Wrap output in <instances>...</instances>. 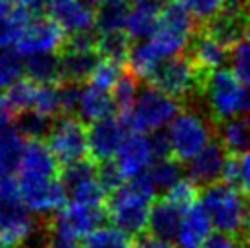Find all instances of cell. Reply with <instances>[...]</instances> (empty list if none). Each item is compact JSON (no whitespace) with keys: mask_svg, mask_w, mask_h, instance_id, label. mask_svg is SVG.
<instances>
[{"mask_svg":"<svg viewBox=\"0 0 250 248\" xmlns=\"http://www.w3.org/2000/svg\"><path fill=\"white\" fill-rule=\"evenodd\" d=\"M17 173L21 183L59 179V161L42 141H26Z\"/></svg>","mask_w":250,"mask_h":248,"instance_id":"ac0fdd59","label":"cell"},{"mask_svg":"<svg viewBox=\"0 0 250 248\" xmlns=\"http://www.w3.org/2000/svg\"><path fill=\"white\" fill-rule=\"evenodd\" d=\"M66 193L75 203L91 205V207H103L104 201H108V188L101 177V170L95 168L90 161H79L73 165L64 166L61 175Z\"/></svg>","mask_w":250,"mask_h":248,"instance_id":"7c38bea8","label":"cell"},{"mask_svg":"<svg viewBox=\"0 0 250 248\" xmlns=\"http://www.w3.org/2000/svg\"><path fill=\"white\" fill-rule=\"evenodd\" d=\"M175 2H179L194 19L207 24L214 21L215 17H219L229 4V0H175Z\"/></svg>","mask_w":250,"mask_h":248,"instance_id":"74e56055","label":"cell"},{"mask_svg":"<svg viewBox=\"0 0 250 248\" xmlns=\"http://www.w3.org/2000/svg\"><path fill=\"white\" fill-rule=\"evenodd\" d=\"M130 39L126 33H110L99 35L97 51L101 59H111V61L123 62L130 55Z\"/></svg>","mask_w":250,"mask_h":248,"instance_id":"d6a6232c","label":"cell"},{"mask_svg":"<svg viewBox=\"0 0 250 248\" xmlns=\"http://www.w3.org/2000/svg\"><path fill=\"white\" fill-rule=\"evenodd\" d=\"M17 126L21 130L22 137H28V141H41L42 135H48L49 133V119L42 117L35 111H28V113H22L19 115Z\"/></svg>","mask_w":250,"mask_h":248,"instance_id":"ab89813d","label":"cell"},{"mask_svg":"<svg viewBox=\"0 0 250 248\" xmlns=\"http://www.w3.org/2000/svg\"><path fill=\"white\" fill-rule=\"evenodd\" d=\"M24 64L19 53L11 49H0V91L9 90L15 83L21 81Z\"/></svg>","mask_w":250,"mask_h":248,"instance_id":"f35d334b","label":"cell"},{"mask_svg":"<svg viewBox=\"0 0 250 248\" xmlns=\"http://www.w3.org/2000/svg\"><path fill=\"white\" fill-rule=\"evenodd\" d=\"M249 248H250V245H249Z\"/></svg>","mask_w":250,"mask_h":248,"instance_id":"db71d44e","label":"cell"},{"mask_svg":"<svg viewBox=\"0 0 250 248\" xmlns=\"http://www.w3.org/2000/svg\"><path fill=\"white\" fill-rule=\"evenodd\" d=\"M125 77L123 62L111 61V59H99L97 66L90 77V84L103 91H113L117 83Z\"/></svg>","mask_w":250,"mask_h":248,"instance_id":"4dcf8cb0","label":"cell"},{"mask_svg":"<svg viewBox=\"0 0 250 248\" xmlns=\"http://www.w3.org/2000/svg\"><path fill=\"white\" fill-rule=\"evenodd\" d=\"M7 119H11V110L7 108L6 99L0 97V123H2V121H7Z\"/></svg>","mask_w":250,"mask_h":248,"instance_id":"7dc6e473","label":"cell"},{"mask_svg":"<svg viewBox=\"0 0 250 248\" xmlns=\"http://www.w3.org/2000/svg\"><path fill=\"white\" fill-rule=\"evenodd\" d=\"M225 183L241 188L250 195V152L241 157H230L229 165L225 168Z\"/></svg>","mask_w":250,"mask_h":248,"instance_id":"d590c367","label":"cell"},{"mask_svg":"<svg viewBox=\"0 0 250 248\" xmlns=\"http://www.w3.org/2000/svg\"><path fill=\"white\" fill-rule=\"evenodd\" d=\"M245 15H247V29H245V37L250 42V0H245Z\"/></svg>","mask_w":250,"mask_h":248,"instance_id":"681fc988","label":"cell"},{"mask_svg":"<svg viewBox=\"0 0 250 248\" xmlns=\"http://www.w3.org/2000/svg\"><path fill=\"white\" fill-rule=\"evenodd\" d=\"M239 245H241V243L237 241L236 237L217 232V234L212 235L208 241L205 243L203 248H239Z\"/></svg>","mask_w":250,"mask_h":248,"instance_id":"7bdbcfd3","label":"cell"},{"mask_svg":"<svg viewBox=\"0 0 250 248\" xmlns=\"http://www.w3.org/2000/svg\"><path fill=\"white\" fill-rule=\"evenodd\" d=\"M99 59H101V55L97 51V39L95 37H91L90 33L71 37V41L66 42V46L61 51L64 81L77 84L90 79Z\"/></svg>","mask_w":250,"mask_h":248,"instance_id":"5bb4252c","label":"cell"},{"mask_svg":"<svg viewBox=\"0 0 250 248\" xmlns=\"http://www.w3.org/2000/svg\"><path fill=\"white\" fill-rule=\"evenodd\" d=\"M37 235V223L24 207L19 181L0 179V241L7 247H22Z\"/></svg>","mask_w":250,"mask_h":248,"instance_id":"5b68a950","label":"cell"},{"mask_svg":"<svg viewBox=\"0 0 250 248\" xmlns=\"http://www.w3.org/2000/svg\"><path fill=\"white\" fill-rule=\"evenodd\" d=\"M148 81L152 84V88L181 101V99L192 97L197 88H201L203 73L195 68L190 57H174L170 61L163 62Z\"/></svg>","mask_w":250,"mask_h":248,"instance_id":"30bf717a","label":"cell"},{"mask_svg":"<svg viewBox=\"0 0 250 248\" xmlns=\"http://www.w3.org/2000/svg\"><path fill=\"white\" fill-rule=\"evenodd\" d=\"M177 99L150 86L141 90L135 104L130 108V111H126L125 123L128 128H132L133 133L153 135L163 128H168L170 123L177 117Z\"/></svg>","mask_w":250,"mask_h":248,"instance_id":"52a82bcc","label":"cell"},{"mask_svg":"<svg viewBox=\"0 0 250 248\" xmlns=\"http://www.w3.org/2000/svg\"><path fill=\"white\" fill-rule=\"evenodd\" d=\"M115 110V103L110 91H103L95 88V86H83L81 88V95H79V106H77V113L81 121H88V123H97L106 117H111V113Z\"/></svg>","mask_w":250,"mask_h":248,"instance_id":"484cf974","label":"cell"},{"mask_svg":"<svg viewBox=\"0 0 250 248\" xmlns=\"http://www.w3.org/2000/svg\"><path fill=\"white\" fill-rule=\"evenodd\" d=\"M135 248H174V245H172L170 241H165V239H159V237L150 235V237L141 239Z\"/></svg>","mask_w":250,"mask_h":248,"instance_id":"f6af8a7d","label":"cell"},{"mask_svg":"<svg viewBox=\"0 0 250 248\" xmlns=\"http://www.w3.org/2000/svg\"><path fill=\"white\" fill-rule=\"evenodd\" d=\"M217 141L232 157H241L250 152V115H236L219 123Z\"/></svg>","mask_w":250,"mask_h":248,"instance_id":"603a6c76","label":"cell"},{"mask_svg":"<svg viewBox=\"0 0 250 248\" xmlns=\"http://www.w3.org/2000/svg\"><path fill=\"white\" fill-rule=\"evenodd\" d=\"M170 203H174L175 207L181 208L183 212H187L195 205V197H197V188L190 179H183L179 185H175L170 192L165 193Z\"/></svg>","mask_w":250,"mask_h":248,"instance_id":"b9f144b4","label":"cell"},{"mask_svg":"<svg viewBox=\"0 0 250 248\" xmlns=\"http://www.w3.org/2000/svg\"><path fill=\"white\" fill-rule=\"evenodd\" d=\"M168 143L165 135H128L121 152L113 161L123 181H135L145 177L159 159L167 157Z\"/></svg>","mask_w":250,"mask_h":248,"instance_id":"ba28073f","label":"cell"},{"mask_svg":"<svg viewBox=\"0 0 250 248\" xmlns=\"http://www.w3.org/2000/svg\"><path fill=\"white\" fill-rule=\"evenodd\" d=\"M128 139L126 123L117 117H106L103 121L93 123L88 128V146H90V157L97 163L108 165L115 161L117 153L121 152L123 145Z\"/></svg>","mask_w":250,"mask_h":248,"instance_id":"9a60e30c","label":"cell"},{"mask_svg":"<svg viewBox=\"0 0 250 248\" xmlns=\"http://www.w3.org/2000/svg\"><path fill=\"white\" fill-rule=\"evenodd\" d=\"M66 46L64 31L51 19L31 15L17 41V53L26 59L41 55H57Z\"/></svg>","mask_w":250,"mask_h":248,"instance_id":"4fadbf2b","label":"cell"},{"mask_svg":"<svg viewBox=\"0 0 250 248\" xmlns=\"http://www.w3.org/2000/svg\"><path fill=\"white\" fill-rule=\"evenodd\" d=\"M230 64H232V71L236 77L250 88V42L243 41L239 42L236 48L232 49L230 55Z\"/></svg>","mask_w":250,"mask_h":248,"instance_id":"60d3db41","label":"cell"},{"mask_svg":"<svg viewBox=\"0 0 250 248\" xmlns=\"http://www.w3.org/2000/svg\"><path fill=\"white\" fill-rule=\"evenodd\" d=\"M130 2L132 0H104L99 6L97 17H95V26L99 29V35L126 33Z\"/></svg>","mask_w":250,"mask_h":248,"instance_id":"4316f807","label":"cell"},{"mask_svg":"<svg viewBox=\"0 0 250 248\" xmlns=\"http://www.w3.org/2000/svg\"><path fill=\"white\" fill-rule=\"evenodd\" d=\"M24 69L29 81L39 86H57L61 81H64L61 55H41L26 59Z\"/></svg>","mask_w":250,"mask_h":248,"instance_id":"83f0119b","label":"cell"},{"mask_svg":"<svg viewBox=\"0 0 250 248\" xmlns=\"http://www.w3.org/2000/svg\"><path fill=\"white\" fill-rule=\"evenodd\" d=\"M201 91L210 117L219 123L245 111L247 88L230 69L221 68L207 73L203 79Z\"/></svg>","mask_w":250,"mask_h":248,"instance_id":"8992f818","label":"cell"},{"mask_svg":"<svg viewBox=\"0 0 250 248\" xmlns=\"http://www.w3.org/2000/svg\"><path fill=\"white\" fill-rule=\"evenodd\" d=\"M229 49L223 42H219L215 37L203 31L197 33L190 42V61L195 64V68L199 71L212 73L215 69H221L223 64L229 59Z\"/></svg>","mask_w":250,"mask_h":248,"instance_id":"44dd1931","label":"cell"},{"mask_svg":"<svg viewBox=\"0 0 250 248\" xmlns=\"http://www.w3.org/2000/svg\"><path fill=\"white\" fill-rule=\"evenodd\" d=\"M155 190L150 181L145 177L128 181L108 195L106 214L113 227L123 230L128 235H139L148 230L150 214L153 207Z\"/></svg>","mask_w":250,"mask_h":248,"instance_id":"7a4b0ae2","label":"cell"},{"mask_svg":"<svg viewBox=\"0 0 250 248\" xmlns=\"http://www.w3.org/2000/svg\"><path fill=\"white\" fill-rule=\"evenodd\" d=\"M229 159V152L223 148L221 143L212 141L203 152H199L188 163V179L194 185L205 188L221 183Z\"/></svg>","mask_w":250,"mask_h":248,"instance_id":"d6986e66","label":"cell"},{"mask_svg":"<svg viewBox=\"0 0 250 248\" xmlns=\"http://www.w3.org/2000/svg\"><path fill=\"white\" fill-rule=\"evenodd\" d=\"M83 248H133L130 235L117 227H101L84 239Z\"/></svg>","mask_w":250,"mask_h":248,"instance_id":"1f68e13d","label":"cell"},{"mask_svg":"<svg viewBox=\"0 0 250 248\" xmlns=\"http://www.w3.org/2000/svg\"><path fill=\"white\" fill-rule=\"evenodd\" d=\"M146 179L150 181L155 192H170L175 185L183 181V172H181L179 161L170 157L159 159L155 165L146 173Z\"/></svg>","mask_w":250,"mask_h":248,"instance_id":"f1b7e54d","label":"cell"},{"mask_svg":"<svg viewBox=\"0 0 250 248\" xmlns=\"http://www.w3.org/2000/svg\"><path fill=\"white\" fill-rule=\"evenodd\" d=\"M104 221L103 207H91L83 203H66L57 214L51 215L48 223V232L55 241H71L86 239Z\"/></svg>","mask_w":250,"mask_h":248,"instance_id":"9c48e42d","label":"cell"},{"mask_svg":"<svg viewBox=\"0 0 250 248\" xmlns=\"http://www.w3.org/2000/svg\"><path fill=\"white\" fill-rule=\"evenodd\" d=\"M46 248H83V247H79L77 243H71V241H53L49 243Z\"/></svg>","mask_w":250,"mask_h":248,"instance_id":"c3c4849f","label":"cell"},{"mask_svg":"<svg viewBox=\"0 0 250 248\" xmlns=\"http://www.w3.org/2000/svg\"><path fill=\"white\" fill-rule=\"evenodd\" d=\"M46 145L64 166L84 161L86 155H90L88 130L83 121L73 115H66L51 124Z\"/></svg>","mask_w":250,"mask_h":248,"instance_id":"8fae6325","label":"cell"},{"mask_svg":"<svg viewBox=\"0 0 250 248\" xmlns=\"http://www.w3.org/2000/svg\"><path fill=\"white\" fill-rule=\"evenodd\" d=\"M212 228L214 225L199 203L185 212L175 241L181 248H203L212 237Z\"/></svg>","mask_w":250,"mask_h":248,"instance_id":"7402d4cb","label":"cell"},{"mask_svg":"<svg viewBox=\"0 0 250 248\" xmlns=\"http://www.w3.org/2000/svg\"><path fill=\"white\" fill-rule=\"evenodd\" d=\"M183 215H185V212L181 208L175 207L174 203H170L167 197H163L157 203H153L148 230H150V234L153 237L172 241V239L177 237Z\"/></svg>","mask_w":250,"mask_h":248,"instance_id":"d4e9b609","label":"cell"},{"mask_svg":"<svg viewBox=\"0 0 250 248\" xmlns=\"http://www.w3.org/2000/svg\"><path fill=\"white\" fill-rule=\"evenodd\" d=\"M245 111L250 115V88H247V101H245Z\"/></svg>","mask_w":250,"mask_h":248,"instance_id":"f907efd6","label":"cell"},{"mask_svg":"<svg viewBox=\"0 0 250 248\" xmlns=\"http://www.w3.org/2000/svg\"><path fill=\"white\" fill-rule=\"evenodd\" d=\"M46 9L49 19L71 37L90 33L95 26L97 13L84 0H46Z\"/></svg>","mask_w":250,"mask_h":248,"instance_id":"e0dca14e","label":"cell"},{"mask_svg":"<svg viewBox=\"0 0 250 248\" xmlns=\"http://www.w3.org/2000/svg\"><path fill=\"white\" fill-rule=\"evenodd\" d=\"M0 248H11V247H7L6 243H2V241H0Z\"/></svg>","mask_w":250,"mask_h":248,"instance_id":"f5cc1de1","label":"cell"},{"mask_svg":"<svg viewBox=\"0 0 250 248\" xmlns=\"http://www.w3.org/2000/svg\"><path fill=\"white\" fill-rule=\"evenodd\" d=\"M13 4L17 9H21L28 15H33L42 6H46V0H13Z\"/></svg>","mask_w":250,"mask_h":248,"instance_id":"ee69618b","label":"cell"},{"mask_svg":"<svg viewBox=\"0 0 250 248\" xmlns=\"http://www.w3.org/2000/svg\"><path fill=\"white\" fill-rule=\"evenodd\" d=\"M212 124L208 117L197 110H183L167 128L168 153L175 161L190 163L199 152L212 143Z\"/></svg>","mask_w":250,"mask_h":248,"instance_id":"277c9868","label":"cell"},{"mask_svg":"<svg viewBox=\"0 0 250 248\" xmlns=\"http://www.w3.org/2000/svg\"><path fill=\"white\" fill-rule=\"evenodd\" d=\"M17 7H15L13 0H0V17H4V15H9L11 11H15Z\"/></svg>","mask_w":250,"mask_h":248,"instance_id":"bcb514c9","label":"cell"},{"mask_svg":"<svg viewBox=\"0 0 250 248\" xmlns=\"http://www.w3.org/2000/svg\"><path fill=\"white\" fill-rule=\"evenodd\" d=\"M37 90H39V84L31 83L29 79H21L19 83H15L4 95L7 108L11 110V113L22 115V113H28V111L33 110Z\"/></svg>","mask_w":250,"mask_h":248,"instance_id":"f546056e","label":"cell"},{"mask_svg":"<svg viewBox=\"0 0 250 248\" xmlns=\"http://www.w3.org/2000/svg\"><path fill=\"white\" fill-rule=\"evenodd\" d=\"M194 17L179 2H170L163 13L157 31L143 42H135L128 55L130 71L135 77L150 79L163 62L179 57L194 39Z\"/></svg>","mask_w":250,"mask_h":248,"instance_id":"6da1fadb","label":"cell"},{"mask_svg":"<svg viewBox=\"0 0 250 248\" xmlns=\"http://www.w3.org/2000/svg\"><path fill=\"white\" fill-rule=\"evenodd\" d=\"M31 15L15 9L9 15L0 17V49H9V46L17 44L22 29Z\"/></svg>","mask_w":250,"mask_h":248,"instance_id":"e575fe53","label":"cell"},{"mask_svg":"<svg viewBox=\"0 0 250 248\" xmlns=\"http://www.w3.org/2000/svg\"><path fill=\"white\" fill-rule=\"evenodd\" d=\"M139 83H137V77L133 75L132 71L130 73H125V77L117 83V86L111 91V97H113V103H115V108L121 111H130L137 97H139Z\"/></svg>","mask_w":250,"mask_h":248,"instance_id":"8d00e7d4","label":"cell"},{"mask_svg":"<svg viewBox=\"0 0 250 248\" xmlns=\"http://www.w3.org/2000/svg\"><path fill=\"white\" fill-rule=\"evenodd\" d=\"M19 192L24 207L31 214L48 215L57 214L66 205V188L61 179L49 181H33V183H21L19 181Z\"/></svg>","mask_w":250,"mask_h":248,"instance_id":"2e32d148","label":"cell"},{"mask_svg":"<svg viewBox=\"0 0 250 248\" xmlns=\"http://www.w3.org/2000/svg\"><path fill=\"white\" fill-rule=\"evenodd\" d=\"M84 2H86V4H88V6H101V4H103V2H104V0H84Z\"/></svg>","mask_w":250,"mask_h":248,"instance_id":"816d5d0a","label":"cell"},{"mask_svg":"<svg viewBox=\"0 0 250 248\" xmlns=\"http://www.w3.org/2000/svg\"><path fill=\"white\" fill-rule=\"evenodd\" d=\"M170 0H132L126 21V35L130 41L143 42L152 37L161 24Z\"/></svg>","mask_w":250,"mask_h":248,"instance_id":"ffe728a7","label":"cell"},{"mask_svg":"<svg viewBox=\"0 0 250 248\" xmlns=\"http://www.w3.org/2000/svg\"><path fill=\"white\" fill-rule=\"evenodd\" d=\"M245 201L247 193L241 188L221 181L205 188L201 195V207L208 214L212 225L219 234L232 235L239 241L243 230Z\"/></svg>","mask_w":250,"mask_h":248,"instance_id":"3957f363","label":"cell"},{"mask_svg":"<svg viewBox=\"0 0 250 248\" xmlns=\"http://www.w3.org/2000/svg\"><path fill=\"white\" fill-rule=\"evenodd\" d=\"M24 137L13 119L0 123V179L9 177V173L19 168L24 150Z\"/></svg>","mask_w":250,"mask_h":248,"instance_id":"cb8c5ba5","label":"cell"},{"mask_svg":"<svg viewBox=\"0 0 250 248\" xmlns=\"http://www.w3.org/2000/svg\"><path fill=\"white\" fill-rule=\"evenodd\" d=\"M46 119H53L62 113V91L61 86H39L33 110Z\"/></svg>","mask_w":250,"mask_h":248,"instance_id":"836d02e7","label":"cell"}]
</instances>
